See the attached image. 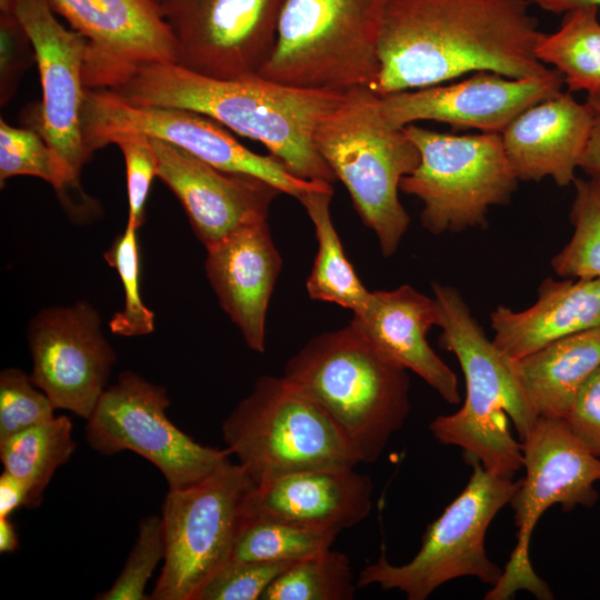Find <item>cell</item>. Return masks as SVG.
Returning <instances> with one entry per match:
<instances>
[{
    "label": "cell",
    "mask_w": 600,
    "mask_h": 600,
    "mask_svg": "<svg viewBox=\"0 0 600 600\" xmlns=\"http://www.w3.org/2000/svg\"><path fill=\"white\" fill-rule=\"evenodd\" d=\"M529 0H389L381 27L378 96L442 84L469 72L529 78L550 68Z\"/></svg>",
    "instance_id": "1"
},
{
    "label": "cell",
    "mask_w": 600,
    "mask_h": 600,
    "mask_svg": "<svg viewBox=\"0 0 600 600\" xmlns=\"http://www.w3.org/2000/svg\"><path fill=\"white\" fill-rule=\"evenodd\" d=\"M136 104L199 112L261 142L296 177L333 182V172L316 149L314 130L344 92L286 86L259 76L217 79L174 62L141 67L111 89Z\"/></svg>",
    "instance_id": "2"
},
{
    "label": "cell",
    "mask_w": 600,
    "mask_h": 600,
    "mask_svg": "<svg viewBox=\"0 0 600 600\" xmlns=\"http://www.w3.org/2000/svg\"><path fill=\"white\" fill-rule=\"evenodd\" d=\"M441 328L439 346L459 360L466 379V399L458 411L439 416L429 424L442 444L463 449L491 473L512 479L523 467L521 443L512 437L508 417L522 441L539 414L517 371L516 360L487 338L461 293L433 283Z\"/></svg>",
    "instance_id": "3"
},
{
    "label": "cell",
    "mask_w": 600,
    "mask_h": 600,
    "mask_svg": "<svg viewBox=\"0 0 600 600\" xmlns=\"http://www.w3.org/2000/svg\"><path fill=\"white\" fill-rule=\"evenodd\" d=\"M407 371L350 322L312 338L288 360L283 377L329 416L360 463H373L410 412Z\"/></svg>",
    "instance_id": "4"
},
{
    "label": "cell",
    "mask_w": 600,
    "mask_h": 600,
    "mask_svg": "<svg viewBox=\"0 0 600 600\" xmlns=\"http://www.w3.org/2000/svg\"><path fill=\"white\" fill-rule=\"evenodd\" d=\"M313 142L334 177L347 188L363 223L392 256L410 217L399 200L400 181L420 162L403 128L392 126L369 87L344 91L339 104L318 123Z\"/></svg>",
    "instance_id": "5"
},
{
    "label": "cell",
    "mask_w": 600,
    "mask_h": 600,
    "mask_svg": "<svg viewBox=\"0 0 600 600\" xmlns=\"http://www.w3.org/2000/svg\"><path fill=\"white\" fill-rule=\"evenodd\" d=\"M389 0H283L276 41L259 77L344 92L374 83Z\"/></svg>",
    "instance_id": "6"
},
{
    "label": "cell",
    "mask_w": 600,
    "mask_h": 600,
    "mask_svg": "<svg viewBox=\"0 0 600 600\" xmlns=\"http://www.w3.org/2000/svg\"><path fill=\"white\" fill-rule=\"evenodd\" d=\"M222 437L257 486L360 463L329 416L284 377H260L223 421Z\"/></svg>",
    "instance_id": "7"
},
{
    "label": "cell",
    "mask_w": 600,
    "mask_h": 600,
    "mask_svg": "<svg viewBox=\"0 0 600 600\" xmlns=\"http://www.w3.org/2000/svg\"><path fill=\"white\" fill-rule=\"evenodd\" d=\"M471 477L461 493L431 522L417 554L407 563H390L381 548L380 557L367 564L357 587L378 584L399 590L409 600H424L443 583L474 577L491 587L502 569L487 556L486 532L497 513L510 502L521 479L502 478L486 470L474 457H466Z\"/></svg>",
    "instance_id": "8"
},
{
    "label": "cell",
    "mask_w": 600,
    "mask_h": 600,
    "mask_svg": "<svg viewBox=\"0 0 600 600\" xmlns=\"http://www.w3.org/2000/svg\"><path fill=\"white\" fill-rule=\"evenodd\" d=\"M403 130L420 162L399 188L422 202L420 219L430 233L486 227L488 210L508 203L517 190L501 133L456 136L413 123Z\"/></svg>",
    "instance_id": "9"
},
{
    "label": "cell",
    "mask_w": 600,
    "mask_h": 600,
    "mask_svg": "<svg viewBox=\"0 0 600 600\" xmlns=\"http://www.w3.org/2000/svg\"><path fill=\"white\" fill-rule=\"evenodd\" d=\"M257 488L239 463L223 461L200 482L169 489L162 504L164 563L153 600H197L232 558Z\"/></svg>",
    "instance_id": "10"
},
{
    "label": "cell",
    "mask_w": 600,
    "mask_h": 600,
    "mask_svg": "<svg viewBox=\"0 0 600 600\" xmlns=\"http://www.w3.org/2000/svg\"><path fill=\"white\" fill-rule=\"evenodd\" d=\"M526 477L510 500L517 527V543L502 576L487 592L486 600H507L520 590L550 600V587L536 573L530 539L547 509L560 504L564 511L590 508L598 500L600 459L573 434L564 419L540 417L521 441Z\"/></svg>",
    "instance_id": "11"
},
{
    "label": "cell",
    "mask_w": 600,
    "mask_h": 600,
    "mask_svg": "<svg viewBox=\"0 0 600 600\" xmlns=\"http://www.w3.org/2000/svg\"><path fill=\"white\" fill-rule=\"evenodd\" d=\"M81 124L90 157L120 137L142 134L177 146L219 170L257 177L297 199L307 191L330 184L293 176L274 156L249 150L221 123L204 114L131 103L110 89L86 88Z\"/></svg>",
    "instance_id": "12"
},
{
    "label": "cell",
    "mask_w": 600,
    "mask_h": 600,
    "mask_svg": "<svg viewBox=\"0 0 600 600\" xmlns=\"http://www.w3.org/2000/svg\"><path fill=\"white\" fill-rule=\"evenodd\" d=\"M169 406L166 388L124 371L100 397L87 420L86 439L103 456L129 450L143 457L162 473L169 489L188 488L231 453L196 442L170 421Z\"/></svg>",
    "instance_id": "13"
},
{
    "label": "cell",
    "mask_w": 600,
    "mask_h": 600,
    "mask_svg": "<svg viewBox=\"0 0 600 600\" xmlns=\"http://www.w3.org/2000/svg\"><path fill=\"white\" fill-rule=\"evenodd\" d=\"M178 64L206 77L258 76L272 51L283 0H161Z\"/></svg>",
    "instance_id": "14"
},
{
    "label": "cell",
    "mask_w": 600,
    "mask_h": 600,
    "mask_svg": "<svg viewBox=\"0 0 600 600\" xmlns=\"http://www.w3.org/2000/svg\"><path fill=\"white\" fill-rule=\"evenodd\" d=\"M10 11L22 23L38 63L42 101L36 130L51 149L64 187H78L90 158L81 124L88 42L58 21L48 0H13Z\"/></svg>",
    "instance_id": "15"
},
{
    "label": "cell",
    "mask_w": 600,
    "mask_h": 600,
    "mask_svg": "<svg viewBox=\"0 0 600 600\" xmlns=\"http://www.w3.org/2000/svg\"><path fill=\"white\" fill-rule=\"evenodd\" d=\"M98 311L88 302L41 310L30 322L31 379L51 400L88 420L116 362L100 329Z\"/></svg>",
    "instance_id": "16"
},
{
    "label": "cell",
    "mask_w": 600,
    "mask_h": 600,
    "mask_svg": "<svg viewBox=\"0 0 600 600\" xmlns=\"http://www.w3.org/2000/svg\"><path fill=\"white\" fill-rule=\"evenodd\" d=\"M87 42L88 89H113L141 67L178 62V48L159 0H48Z\"/></svg>",
    "instance_id": "17"
},
{
    "label": "cell",
    "mask_w": 600,
    "mask_h": 600,
    "mask_svg": "<svg viewBox=\"0 0 600 600\" xmlns=\"http://www.w3.org/2000/svg\"><path fill=\"white\" fill-rule=\"evenodd\" d=\"M563 84V76L553 68L529 78L478 71L452 84L379 96V107L387 121L398 128L430 120L501 133L519 113L561 93Z\"/></svg>",
    "instance_id": "18"
},
{
    "label": "cell",
    "mask_w": 600,
    "mask_h": 600,
    "mask_svg": "<svg viewBox=\"0 0 600 600\" xmlns=\"http://www.w3.org/2000/svg\"><path fill=\"white\" fill-rule=\"evenodd\" d=\"M150 140L157 177L179 199L207 249L234 231L267 221L279 189L250 174L219 170L167 141Z\"/></svg>",
    "instance_id": "19"
},
{
    "label": "cell",
    "mask_w": 600,
    "mask_h": 600,
    "mask_svg": "<svg viewBox=\"0 0 600 600\" xmlns=\"http://www.w3.org/2000/svg\"><path fill=\"white\" fill-rule=\"evenodd\" d=\"M594 122L588 101L561 92L519 113L502 130L507 158L518 180L552 178L560 186L573 183Z\"/></svg>",
    "instance_id": "20"
},
{
    "label": "cell",
    "mask_w": 600,
    "mask_h": 600,
    "mask_svg": "<svg viewBox=\"0 0 600 600\" xmlns=\"http://www.w3.org/2000/svg\"><path fill=\"white\" fill-rule=\"evenodd\" d=\"M206 272L218 301L247 346L266 350V314L282 259L267 221L242 228L207 249Z\"/></svg>",
    "instance_id": "21"
},
{
    "label": "cell",
    "mask_w": 600,
    "mask_h": 600,
    "mask_svg": "<svg viewBox=\"0 0 600 600\" xmlns=\"http://www.w3.org/2000/svg\"><path fill=\"white\" fill-rule=\"evenodd\" d=\"M350 322L384 359L417 373L448 403L460 402L457 376L427 340L429 329L438 323L434 298L408 284L371 291Z\"/></svg>",
    "instance_id": "22"
},
{
    "label": "cell",
    "mask_w": 600,
    "mask_h": 600,
    "mask_svg": "<svg viewBox=\"0 0 600 600\" xmlns=\"http://www.w3.org/2000/svg\"><path fill=\"white\" fill-rule=\"evenodd\" d=\"M372 491L371 478L354 469L294 473L257 486L249 513L340 533L368 517Z\"/></svg>",
    "instance_id": "23"
},
{
    "label": "cell",
    "mask_w": 600,
    "mask_h": 600,
    "mask_svg": "<svg viewBox=\"0 0 600 600\" xmlns=\"http://www.w3.org/2000/svg\"><path fill=\"white\" fill-rule=\"evenodd\" d=\"M493 342L517 360L571 334L600 326V278H548L536 303L522 311L498 306L491 312Z\"/></svg>",
    "instance_id": "24"
},
{
    "label": "cell",
    "mask_w": 600,
    "mask_h": 600,
    "mask_svg": "<svg viewBox=\"0 0 600 600\" xmlns=\"http://www.w3.org/2000/svg\"><path fill=\"white\" fill-rule=\"evenodd\" d=\"M516 367L539 417L563 419L581 384L600 367V326L517 359Z\"/></svg>",
    "instance_id": "25"
},
{
    "label": "cell",
    "mask_w": 600,
    "mask_h": 600,
    "mask_svg": "<svg viewBox=\"0 0 600 600\" xmlns=\"http://www.w3.org/2000/svg\"><path fill=\"white\" fill-rule=\"evenodd\" d=\"M332 194V186L326 184L298 199L314 226L318 242L307 291L313 300L336 303L356 313L366 307L371 291L364 288L346 257L330 216Z\"/></svg>",
    "instance_id": "26"
},
{
    "label": "cell",
    "mask_w": 600,
    "mask_h": 600,
    "mask_svg": "<svg viewBox=\"0 0 600 600\" xmlns=\"http://www.w3.org/2000/svg\"><path fill=\"white\" fill-rule=\"evenodd\" d=\"M562 16L558 30L540 38L537 58L563 76L570 92L586 91L587 100L600 101L599 8L580 6Z\"/></svg>",
    "instance_id": "27"
},
{
    "label": "cell",
    "mask_w": 600,
    "mask_h": 600,
    "mask_svg": "<svg viewBox=\"0 0 600 600\" xmlns=\"http://www.w3.org/2000/svg\"><path fill=\"white\" fill-rule=\"evenodd\" d=\"M76 448L72 422L67 416H54L0 441L3 470L18 477L28 489L26 508L41 504L53 473L69 461Z\"/></svg>",
    "instance_id": "28"
},
{
    "label": "cell",
    "mask_w": 600,
    "mask_h": 600,
    "mask_svg": "<svg viewBox=\"0 0 600 600\" xmlns=\"http://www.w3.org/2000/svg\"><path fill=\"white\" fill-rule=\"evenodd\" d=\"M338 534L249 513L231 560L297 562L330 549Z\"/></svg>",
    "instance_id": "29"
},
{
    "label": "cell",
    "mask_w": 600,
    "mask_h": 600,
    "mask_svg": "<svg viewBox=\"0 0 600 600\" xmlns=\"http://www.w3.org/2000/svg\"><path fill=\"white\" fill-rule=\"evenodd\" d=\"M353 580L348 556L330 548L288 567L261 600H351L357 588Z\"/></svg>",
    "instance_id": "30"
},
{
    "label": "cell",
    "mask_w": 600,
    "mask_h": 600,
    "mask_svg": "<svg viewBox=\"0 0 600 600\" xmlns=\"http://www.w3.org/2000/svg\"><path fill=\"white\" fill-rule=\"evenodd\" d=\"M573 186V234L551 266L562 278H600V177L576 178Z\"/></svg>",
    "instance_id": "31"
},
{
    "label": "cell",
    "mask_w": 600,
    "mask_h": 600,
    "mask_svg": "<svg viewBox=\"0 0 600 600\" xmlns=\"http://www.w3.org/2000/svg\"><path fill=\"white\" fill-rule=\"evenodd\" d=\"M138 229L127 223L122 233L116 237L104 252L108 264L120 277L124 304L109 321L110 330L123 337L144 336L154 329V313L143 303L140 293V254L137 239Z\"/></svg>",
    "instance_id": "32"
},
{
    "label": "cell",
    "mask_w": 600,
    "mask_h": 600,
    "mask_svg": "<svg viewBox=\"0 0 600 600\" xmlns=\"http://www.w3.org/2000/svg\"><path fill=\"white\" fill-rule=\"evenodd\" d=\"M14 176L43 179L58 191L64 182L56 158L36 129L16 128L0 121V181Z\"/></svg>",
    "instance_id": "33"
},
{
    "label": "cell",
    "mask_w": 600,
    "mask_h": 600,
    "mask_svg": "<svg viewBox=\"0 0 600 600\" xmlns=\"http://www.w3.org/2000/svg\"><path fill=\"white\" fill-rule=\"evenodd\" d=\"M166 542L161 516L144 517L136 542L113 584L96 597L100 600H146L144 589L158 563L164 559Z\"/></svg>",
    "instance_id": "34"
},
{
    "label": "cell",
    "mask_w": 600,
    "mask_h": 600,
    "mask_svg": "<svg viewBox=\"0 0 600 600\" xmlns=\"http://www.w3.org/2000/svg\"><path fill=\"white\" fill-rule=\"evenodd\" d=\"M56 407L32 381L17 368L0 373V441L54 417Z\"/></svg>",
    "instance_id": "35"
},
{
    "label": "cell",
    "mask_w": 600,
    "mask_h": 600,
    "mask_svg": "<svg viewBox=\"0 0 600 600\" xmlns=\"http://www.w3.org/2000/svg\"><path fill=\"white\" fill-rule=\"evenodd\" d=\"M292 563L230 560L208 580L197 600H261L271 582Z\"/></svg>",
    "instance_id": "36"
},
{
    "label": "cell",
    "mask_w": 600,
    "mask_h": 600,
    "mask_svg": "<svg viewBox=\"0 0 600 600\" xmlns=\"http://www.w3.org/2000/svg\"><path fill=\"white\" fill-rule=\"evenodd\" d=\"M124 158L129 202L128 224L139 229L144 221V204L157 177V156L149 137L123 136L113 141Z\"/></svg>",
    "instance_id": "37"
},
{
    "label": "cell",
    "mask_w": 600,
    "mask_h": 600,
    "mask_svg": "<svg viewBox=\"0 0 600 600\" xmlns=\"http://www.w3.org/2000/svg\"><path fill=\"white\" fill-rule=\"evenodd\" d=\"M0 101L6 104L14 94L19 79L36 59L32 43L12 11H0Z\"/></svg>",
    "instance_id": "38"
},
{
    "label": "cell",
    "mask_w": 600,
    "mask_h": 600,
    "mask_svg": "<svg viewBox=\"0 0 600 600\" xmlns=\"http://www.w3.org/2000/svg\"><path fill=\"white\" fill-rule=\"evenodd\" d=\"M563 419L581 443L600 457V367L581 384Z\"/></svg>",
    "instance_id": "39"
},
{
    "label": "cell",
    "mask_w": 600,
    "mask_h": 600,
    "mask_svg": "<svg viewBox=\"0 0 600 600\" xmlns=\"http://www.w3.org/2000/svg\"><path fill=\"white\" fill-rule=\"evenodd\" d=\"M28 489L14 474L7 470L0 476V518L9 516L18 508L26 507Z\"/></svg>",
    "instance_id": "40"
},
{
    "label": "cell",
    "mask_w": 600,
    "mask_h": 600,
    "mask_svg": "<svg viewBox=\"0 0 600 600\" xmlns=\"http://www.w3.org/2000/svg\"><path fill=\"white\" fill-rule=\"evenodd\" d=\"M587 101L593 109L594 122L579 168L588 176L600 177V101Z\"/></svg>",
    "instance_id": "41"
},
{
    "label": "cell",
    "mask_w": 600,
    "mask_h": 600,
    "mask_svg": "<svg viewBox=\"0 0 600 600\" xmlns=\"http://www.w3.org/2000/svg\"><path fill=\"white\" fill-rule=\"evenodd\" d=\"M540 9L553 14H563L580 6L592 4L600 9V0H532Z\"/></svg>",
    "instance_id": "42"
},
{
    "label": "cell",
    "mask_w": 600,
    "mask_h": 600,
    "mask_svg": "<svg viewBox=\"0 0 600 600\" xmlns=\"http://www.w3.org/2000/svg\"><path fill=\"white\" fill-rule=\"evenodd\" d=\"M19 544L14 524L9 518H0V552H13Z\"/></svg>",
    "instance_id": "43"
},
{
    "label": "cell",
    "mask_w": 600,
    "mask_h": 600,
    "mask_svg": "<svg viewBox=\"0 0 600 600\" xmlns=\"http://www.w3.org/2000/svg\"><path fill=\"white\" fill-rule=\"evenodd\" d=\"M13 0H0V11H10Z\"/></svg>",
    "instance_id": "44"
},
{
    "label": "cell",
    "mask_w": 600,
    "mask_h": 600,
    "mask_svg": "<svg viewBox=\"0 0 600 600\" xmlns=\"http://www.w3.org/2000/svg\"><path fill=\"white\" fill-rule=\"evenodd\" d=\"M159 1H161V0H159Z\"/></svg>",
    "instance_id": "45"
}]
</instances>
